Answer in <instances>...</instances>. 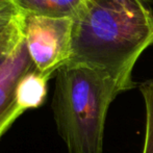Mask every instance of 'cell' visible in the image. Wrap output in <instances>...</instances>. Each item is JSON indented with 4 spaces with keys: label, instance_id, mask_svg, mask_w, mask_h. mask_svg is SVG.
Returning a JSON list of instances; mask_svg holds the SVG:
<instances>
[{
    "label": "cell",
    "instance_id": "5b68a950",
    "mask_svg": "<svg viewBox=\"0 0 153 153\" xmlns=\"http://www.w3.org/2000/svg\"><path fill=\"white\" fill-rule=\"evenodd\" d=\"M24 14L14 0H0V50L10 55L24 42Z\"/></svg>",
    "mask_w": 153,
    "mask_h": 153
},
{
    "label": "cell",
    "instance_id": "6da1fadb",
    "mask_svg": "<svg viewBox=\"0 0 153 153\" xmlns=\"http://www.w3.org/2000/svg\"><path fill=\"white\" fill-rule=\"evenodd\" d=\"M150 46H153L150 0H87L73 19L68 64L104 71L126 92L137 87L133 68Z\"/></svg>",
    "mask_w": 153,
    "mask_h": 153
},
{
    "label": "cell",
    "instance_id": "52a82bcc",
    "mask_svg": "<svg viewBox=\"0 0 153 153\" xmlns=\"http://www.w3.org/2000/svg\"><path fill=\"white\" fill-rule=\"evenodd\" d=\"M24 15L74 19L87 0H14Z\"/></svg>",
    "mask_w": 153,
    "mask_h": 153
},
{
    "label": "cell",
    "instance_id": "277c9868",
    "mask_svg": "<svg viewBox=\"0 0 153 153\" xmlns=\"http://www.w3.org/2000/svg\"><path fill=\"white\" fill-rule=\"evenodd\" d=\"M32 69L34 67L24 42L0 69V139L25 113L17 104L15 92L19 79Z\"/></svg>",
    "mask_w": 153,
    "mask_h": 153
},
{
    "label": "cell",
    "instance_id": "7a4b0ae2",
    "mask_svg": "<svg viewBox=\"0 0 153 153\" xmlns=\"http://www.w3.org/2000/svg\"><path fill=\"white\" fill-rule=\"evenodd\" d=\"M119 85L104 71L67 64L55 74L51 109L68 153H103L107 113Z\"/></svg>",
    "mask_w": 153,
    "mask_h": 153
},
{
    "label": "cell",
    "instance_id": "8992f818",
    "mask_svg": "<svg viewBox=\"0 0 153 153\" xmlns=\"http://www.w3.org/2000/svg\"><path fill=\"white\" fill-rule=\"evenodd\" d=\"M48 77L39 73L36 69L25 73L16 87L15 99L23 111L36 109L41 107L46 101L48 93Z\"/></svg>",
    "mask_w": 153,
    "mask_h": 153
},
{
    "label": "cell",
    "instance_id": "3957f363",
    "mask_svg": "<svg viewBox=\"0 0 153 153\" xmlns=\"http://www.w3.org/2000/svg\"><path fill=\"white\" fill-rule=\"evenodd\" d=\"M73 20L24 15L23 39L33 67L51 78L70 62Z\"/></svg>",
    "mask_w": 153,
    "mask_h": 153
},
{
    "label": "cell",
    "instance_id": "9c48e42d",
    "mask_svg": "<svg viewBox=\"0 0 153 153\" xmlns=\"http://www.w3.org/2000/svg\"><path fill=\"white\" fill-rule=\"evenodd\" d=\"M8 56H10V55H7L6 53H4L3 51L0 50V69L2 68V66L4 65V62H5Z\"/></svg>",
    "mask_w": 153,
    "mask_h": 153
},
{
    "label": "cell",
    "instance_id": "ba28073f",
    "mask_svg": "<svg viewBox=\"0 0 153 153\" xmlns=\"http://www.w3.org/2000/svg\"><path fill=\"white\" fill-rule=\"evenodd\" d=\"M146 109V131L142 153H153V77L139 85Z\"/></svg>",
    "mask_w": 153,
    "mask_h": 153
}]
</instances>
